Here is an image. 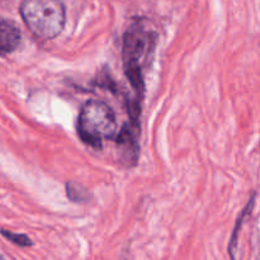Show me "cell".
Returning <instances> with one entry per match:
<instances>
[{
    "mask_svg": "<svg viewBox=\"0 0 260 260\" xmlns=\"http://www.w3.org/2000/svg\"><path fill=\"white\" fill-rule=\"evenodd\" d=\"M156 40V33L146 29L140 20L129 25L123 36L122 60L124 74L136 91V98L140 101L142 99L145 90L142 68L147 61L150 52L154 50Z\"/></svg>",
    "mask_w": 260,
    "mask_h": 260,
    "instance_id": "6da1fadb",
    "label": "cell"
},
{
    "mask_svg": "<svg viewBox=\"0 0 260 260\" xmlns=\"http://www.w3.org/2000/svg\"><path fill=\"white\" fill-rule=\"evenodd\" d=\"M254 200H255V196H253V198L249 201L248 206L244 208L243 213L240 215V217H239V220H238V223H236V226H235V231H234V235H233V238H231V241H230V254L233 256H234V251H235V249H236V244H238V234H239V231H240L241 225H243L244 218H245V216H248L249 213H250L251 208H253Z\"/></svg>",
    "mask_w": 260,
    "mask_h": 260,
    "instance_id": "8992f818",
    "label": "cell"
},
{
    "mask_svg": "<svg viewBox=\"0 0 260 260\" xmlns=\"http://www.w3.org/2000/svg\"><path fill=\"white\" fill-rule=\"evenodd\" d=\"M20 15L30 32L42 40H52L66 23L65 5L61 0H23Z\"/></svg>",
    "mask_w": 260,
    "mask_h": 260,
    "instance_id": "7a4b0ae2",
    "label": "cell"
},
{
    "mask_svg": "<svg viewBox=\"0 0 260 260\" xmlns=\"http://www.w3.org/2000/svg\"><path fill=\"white\" fill-rule=\"evenodd\" d=\"M116 129V114L108 104L101 101L84 104L78 119V134L83 142L94 149H102L104 140L112 139Z\"/></svg>",
    "mask_w": 260,
    "mask_h": 260,
    "instance_id": "3957f363",
    "label": "cell"
},
{
    "mask_svg": "<svg viewBox=\"0 0 260 260\" xmlns=\"http://www.w3.org/2000/svg\"><path fill=\"white\" fill-rule=\"evenodd\" d=\"M20 30L10 20H0V56H5L17 50L20 43Z\"/></svg>",
    "mask_w": 260,
    "mask_h": 260,
    "instance_id": "5b68a950",
    "label": "cell"
},
{
    "mask_svg": "<svg viewBox=\"0 0 260 260\" xmlns=\"http://www.w3.org/2000/svg\"><path fill=\"white\" fill-rule=\"evenodd\" d=\"M139 128L140 127L135 126L131 122L124 123L116 139L118 160L126 168L136 167L139 161L140 145L137 140Z\"/></svg>",
    "mask_w": 260,
    "mask_h": 260,
    "instance_id": "277c9868",
    "label": "cell"
},
{
    "mask_svg": "<svg viewBox=\"0 0 260 260\" xmlns=\"http://www.w3.org/2000/svg\"><path fill=\"white\" fill-rule=\"evenodd\" d=\"M0 233H2V235L4 236L7 240H9L10 243L15 244V245H18V246H30L32 245V241H30V239L28 238L27 235L12 233V231L4 230V229H3Z\"/></svg>",
    "mask_w": 260,
    "mask_h": 260,
    "instance_id": "ba28073f",
    "label": "cell"
},
{
    "mask_svg": "<svg viewBox=\"0 0 260 260\" xmlns=\"http://www.w3.org/2000/svg\"><path fill=\"white\" fill-rule=\"evenodd\" d=\"M66 193H68V197L71 201H75V202H84L89 197L85 188L76 184V183H68V185H66Z\"/></svg>",
    "mask_w": 260,
    "mask_h": 260,
    "instance_id": "52a82bcc",
    "label": "cell"
}]
</instances>
